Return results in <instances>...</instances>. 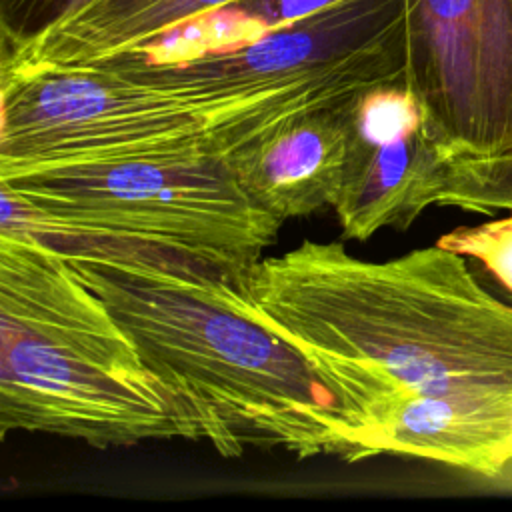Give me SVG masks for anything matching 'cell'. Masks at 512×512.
Returning a JSON list of instances; mask_svg holds the SVG:
<instances>
[{
    "instance_id": "cell-1",
    "label": "cell",
    "mask_w": 512,
    "mask_h": 512,
    "mask_svg": "<svg viewBox=\"0 0 512 512\" xmlns=\"http://www.w3.org/2000/svg\"><path fill=\"white\" fill-rule=\"evenodd\" d=\"M230 296L332 394L344 462L352 436L398 400L512 392V306L438 244L374 262L304 240L230 280Z\"/></svg>"
},
{
    "instance_id": "cell-2",
    "label": "cell",
    "mask_w": 512,
    "mask_h": 512,
    "mask_svg": "<svg viewBox=\"0 0 512 512\" xmlns=\"http://www.w3.org/2000/svg\"><path fill=\"white\" fill-rule=\"evenodd\" d=\"M38 238L108 304L198 442L224 458L280 448L344 460L332 394L296 348L234 304L228 272L152 244Z\"/></svg>"
},
{
    "instance_id": "cell-3",
    "label": "cell",
    "mask_w": 512,
    "mask_h": 512,
    "mask_svg": "<svg viewBox=\"0 0 512 512\" xmlns=\"http://www.w3.org/2000/svg\"><path fill=\"white\" fill-rule=\"evenodd\" d=\"M132 448L196 430L108 304L54 246L0 230V434Z\"/></svg>"
},
{
    "instance_id": "cell-4",
    "label": "cell",
    "mask_w": 512,
    "mask_h": 512,
    "mask_svg": "<svg viewBox=\"0 0 512 512\" xmlns=\"http://www.w3.org/2000/svg\"><path fill=\"white\" fill-rule=\"evenodd\" d=\"M0 230L170 248L234 278L284 220L250 198L220 156L72 164L0 176Z\"/></svg>"
},
{
    "instance_id": "cell-5",
    "label": "cell",
    "mask_w": 512,
    "mask_h": 512,
    "mask_svg": "<svg viewBox=\"0 0 512 512\" xmlns=\"http://www.w3.org/2000/svg\"><path fill=\"white\" fill-rule=\"evenodd\" d=\"M0 100V176L216 156L206 120L178 96L102 68H0Z\"/></svg>"
},
{
    "instance_id": "cell-6",
    "label": "cell",
    "mask_w": 512,
    "mask_h": 512,
    "mask_svg": "<svg viewBox=\"0 0 512 512\" xmlns=\"http://www.w3.org/2000/svg\"><path fill=\"white\" fill-rule=\"evenodd\" d=\"M406 88L454 158L512 156V0H404Z\"/></svg>"
},
{
    "instance_id": "cell-7",
    "label": "cell",
    "mask_w": 512,
    "mask_h": 512,
    "mask_svg": "<svg viewBox=\"0 0 512 512\" xmlns=\"http://www.w3.org/2000/svg\"><path fill=\"white\" fill-rule=\"evenodd\" d=\"M452 160L428 132L406 84L362 94L352 108L344 180L332 204L342 234L364 242L384 228H408L426 208L438 206Z\"/></svg>"
},
{
    "instance_id": "cell-8",
    "label": "cell",
    "mask_w": 512,
    "mask_h": 512,
    "mask_svg": "<svg viewBox=\"0 0 512 512\" xmlns=\"http://www.w3.org/2000/svg\"><path fill=\"white\" fill-rule=\"evenodd\" d=\"M412 456L494 478L512 464V392L454 390L398 400L350 440L348 460Z\"/></svg>"
},
{
    "instance_id": "cell-9",
    "label": "cell",
    "mask_w": 512,
    "mask_h": 512,
    "mask_svg": "<svg viewBox=\"0 0 512 512\" xmlns=\"http://www.w3.org/2000/svg\"><path fill=\"white\" fill-rule=\"evenodd\" d=\"M354 104L302 114L232 154L228 162L250 198L280 220L332 208L344 180Z\"/></svg>"
},
{
    "instance_id": "cell-10",
    "label": "cell",
    "mask_w": 512,
    "mask_h": 512,
    "mask_svg": "<svg viewBox=\"0 0 512 512\" xmlns=\"http://www.w3.org/2000/svg\"><path fill=\"white\" fill-rule=\"evenodd\" d=\"M228 2L232 0H90L36 38L2 50L0 68L82 66Z\"/></svg>"
},
{
    "instance_id": "cell-11",
    "label": "cell",
    "mask_w": 512,
    "mask_h": 512,
    "mask_svg": "<svg viewBox=\"0 0 512 512\" xmlns=\"http://www.w3.org/2000/svg\"><path fill=\"white\" fill-rule=\"evenodd\" d=\"M338 2L342 0H232L116 54L144 64L184 62L244 46Z\"/></svg>"
},
{
    "instance_id": "cell-12",
    "label": "cell",
    "mask_w": 512,
    "mask_h": 512,
    "mask_svg": "<svg viewBox=\"0 0 512 512\" xmlns=\"http://www.w3.org/2000/svg\"><path fill=\"white\" fill-rule=\"evenodd\" d=\"M438 206L486 214L512 210V156L452 160L442 176Z\"/></svg>"
},
{
    "instance_id": "cell-13",
    "label": "cell",
    "mask_w": 512,
    "mask_h": 512,
    "mask_svg": "<svg viewBox=\"0 0 512 512\" xmlns=\"http://www.w3.org/2000/svg\"><path fill=\"white\" fill-rule=\"evenodd\" d=\"M436 244L482 262L512 294V216L456 228Z\"/></svg>"
},
{
    "instance_id": "cell-14",
    "label": "cell",
    "mask_w": 512,
    "mask_h": 512,
    "mask_svg": "<svg viewBox=\"0 0 512 512\" xmlns=\"http://www.w3.org/2000/svg\"><path fill=\"white\" fill-rule=\"evenodd\" d=\"M90 0H0L2 50L16 48L70 14L82 10Z\"/></svg>"
},
{
    "instance_id": "cell-15",
    "label": "cell",
    "mask_w": 512,
    "mask_h": 512,
    "mask_svg": "<svg viewBox=\"0 0 512 512\" xmlns=\"http://www.w3.org/2000/svg\"><path fill=\"white\" fill-rule=\"evenodd\" d=\"M488 484L500 492H510L512 494V464L506 466L500 474L488 480Z\"/></svg>"
}]
</instances>
